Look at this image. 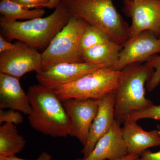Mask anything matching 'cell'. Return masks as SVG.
Returning a JSON list of instances; mask_svg holds the SVG:
<instances>
[{"instance_id": "obj_24", "label": "cell", "mask_w": 160, "mask_h": 160, "mask_svg": "<svg viewBox=\"0 0 160 160\" xmlns=\"http://www.w3.org/2000/svg\"><path fill=\"white\" fill-rule=\"evenodd\" d=\"M138 160H160V150L157 152L146 150L140 156Z\"/></svg>"}, {"instance_id": "obj_20", "label": "cell", "mask_w": 160, "mask_h": 160, "mask_svg": "<svg viewBox=\"0 0 160 160\" xmlns=\"http://www.w3.org/2000/svg\"><path fill=\"white\" fill-rule=\"evenodd\" d=\"M146 64L154 70L146 85L147 90L151 92L155 89L160 84V56L157 54L152 56L147 60Z\"/></svg>"}, {"instance_id": "obj_23", "label": "cell", "mask_w": 160, "mask_h": 160, "mask_svg": "<svg viewBox=\"0 0 160 160\" xmlns=\"http://www.w3.org/2000/svg\"><path fill=\"white\" fill-rule=\"evenodd\" d=\"M24 122V118L22 112L13 109L8 110L0 109V124L10 123L16 126L22 124Z\"/></svg>"}, {"instance_id": "obj_19", "label": "cell", "mask_w": 160, "mask_h": 160, "mask_svg": "<svg viewBox=\"0 0 160 160\" xmlns=\"http://www.w3.org/2000/svg\"><path fill=\"white\" fill-rule=\"evenodd\" d=\"M110 40H111L109 36L105 31L96 26L89 25L81 38L80 49L82 53L86 49Z\"/></svg>"}, {"instance_id": "obj_13", "label": "cell", "mask_w": 160, "mask_h": 160, "mask_svg": "<svg viewBox=\"0 0 160 160\" xmlns=\"http://www.w3.org/2000/svg\"><path fill=\"white\" fill-rule=\"evenodd\" d=\"M121 125L115 120L110 130L98 141L90 154L76 160H113L128 154Z\"/></svg>"}, {"instance_id": "obj_5", "label": "cell", "mask_w": 160, "mask_h": 160, "mask_svg": "<svg viewBox=\"0 0 160 160\" xmlns=\"http://www.w3.org/2000/svg\"><path fill=\"white\" fill-rule=\"evenodd\" d=\"M89 25L84 20L71 15L66 26L41 53L43 71L58 63L83 62L80 42Z\"/></svg>"}, {"instance_id": "obj_6", "label": "cell", "mask_w": 160, "mask_h": 160, "mask_svg": "<svg viewBox=\"0 0 160 160\" xmlns=\"http://www.w3.org/2000/svg\"><path fill=\"white\" fill-rule=\"evenodd\" d=\"M121 71L112 68L98 69L55 90L62 101L69 99H99L114 92Z\"/></svg>"}, {"instance_id": "obj_1", "label": "cell", "mask_w": 160, "mask_h": 160, "mask_svg": "<svg viewBox=\"0 0 160 160\" xmlns=\"http://www.w3.org/2000/svg\"><path fill=\"white\" fill-rule=\"evenodd\" d=\"M27 94L32 108L28 120L32 129L52 138L70 136V120L55 90L39 83L30 86Z\"/></svg>"}, {"instance_id": "obj_22", "label": "cell", "mask_w": 160, "mask_h": 160, "mask_svg": "<svg viewBox=\"0 0 160 160\" xmlns=\"http://www.w3.org/2000/svg\"><path fill=\"white\" fill-rule=\"evenodd\" d=\"M28 9H55L63 0H11Z\"/></svg>"}, {"instance_id": "obj_14", "label": "cell", "mask_w": 160, "mask_h": 160, "mask_svg": "<svg viewBox=\"0 0 160 160\" xmlns=\"http://www.w3.org/2000/svg\"><path fill=\"white\" fill-rule=\"evenodd\" d=\"M0 108L13 109L28 116L31 113L29 97L21 86L20 79L0 73Z\"/></svg>"}, {"instance_id": "obj_9", "label": "cell", "mask_w": 160, "mask_h": 160, "mask_svg": "<svg viewBox=\"0 0 160 160\" xmlns=\"http://www.w3.org/2000/svg\"><path fill=\"white\" fill-rule=\"evenodd\" d=\"M160 53V38L151 31L142 32L129 38L123 45L117 62L112 69L121 71L127 65L147 62Z\"/></svg>"}, {"instance_id": "obj_8", "label": "cell", "mask_w": 160, "mask_h": 160, "mask_svg": "<svg viewBox=\"0 0 160 160\" xmlns=\"http://www.w3.org/2000/svg\"><path fill=\"white\" fill-rule=\"evenodd\" d=\"M15 43L14 49L0 53V73L20 79L30 72L42 71V54L38 49L20 41Z\"/></svg>"}, {"instance_id": "obj_29", "label": "cell", "mask_w": 160, "mask_h": 160, "mask_svg": "<svg viewBox=\"0 0 160 160\" xmlns=\"http://www.w3.org/2000/svg\"></svg>"}, {"instance_id": "obj_25", "label": "cell", "mask_w": 160, "mask_h": 160, "mask_svg": "<svg viewBox=\"0 0 160 160\" xmlns=\"http://www.w3.org/2000/svg\"><path fill=\"white\" fill-rule=\"evenodd\" d=\"M15 47L16 43L12 44L9 42L2 35H0V53L11 50Z\"/></svg>"}, {"instance_id": "obj_18", "label": "cell", "mask_w": 160, "mask_h": 160, "mask_svg": "<svg viewBox=\"0 0 160 160\" xmlns=\"http://www.w3.org/2000/svg\"><path fill=\"white\" fill-rule=\"evenodd\" d=\"M0 13L8 21H22L42 18L46 11L44 9H30L11 0H1Z\"/></svg>"}, {"instance_id": "obj_2", "label": "cell", "mask_w": 160, "mask_h": 160, "mask_svg": "<svg viewBox=\"0 0 160 160\" xmlns=\"http://www.w3.org/2000/svg\"><path fill=\"white\" fill-rule=\"evenodd\" d=\"M71 15L62 2L51 14L24 21H8L1 18L0 26L9 40L16 39L35 49H46L69 22Z\"/></svg>"}, {"instance_id": "obj_17", "label": "cell", "mask_w": 160, "mask_h": 160, "mask_svg": "<svg viewBox=\"0 0 160 160\" xmlns=\"http://www.w3.org/2000/svg\"><path fill=\"white\" fill-rule=\"evenodd\" d=\"M26 141L14 124L4 123L0 127V158L15 156L22 151Z\"/></svg>"}, {"instance_id": "obj_28", "label": "cell", "mask_w": 160, "mask_h": 160, "mask_svg": "<svg viewBox=\"0 0 160 160\" xmlns=\"http://www.w3.org/2000/svg\"><path fill=\"white\" fill-rule=\"evenodd\" d=\"M0 160H6L5 158H0Z\"/></svg>"}, {"instance_id": "obj_26", "label": "cell", "mask_w": 160, "mask_h": 160, "mask_svg": "<svg viewBox=\"0 0 160 160\" xmlns=\"http://www.w3.org/2000/svg\"><path fill=\"white\" fill-rule=\"evenodd\" d=\"M6 160H28L23 159L17 157L16 156L10 157L5 158ZM53 160L52 155L46 151H43L40 154L39 156L35 160Z\"/></svg>"}, {"instance_id": "obj_27", "label": "cell", "mask_w": 160, "mask_h": 160, "mask_svg": "<svg viewBox=\"0 0 160 160\" xmlns=\"http://www.w3.org/2000/svg\"><path fill=\"white\" fill-rule=\"evenodd\" d=\"M140 156L138 155L128 153L125 156L116 159L110 160H138Z\"/></svg>"}, {"instance_id": "obj_11", "label": "cell", "mask_w": 160, "mask_h": 160, "mask_svg": "<svg viewBox=\"0 0 160 160\" xmlns=\"http://www.w3.org/2000/svg\"><path fill=\"white\" fill-rule=\"evenodd\" d=\"M71 125L70 136L77 138L83 147L99 108L98 99H69L62 101Z\"/></svg>"}, {"instance_id": "obj_7", "label": "cell", "mask_w": 160, "mask_h": 160, "mask_svg": "<svg viewBox=\"0 0 160 160\" xmlns=\"http://www.w3.org/2000/svg\"><path fill=\"white\" fill-rule=\"evenodd\" d=\"M123 11L131 18L129 38L146 31L160 37V0H123Z\"/></svg>"}, {"instance_id": "obj_3", "label": "cell", "mask_w": 160, "mask_h": 160, "mask_svg": "<svg viewBox=\"0 0 160 160\" xmlns=\"http://www.w3.org/2000/svg\"><path fill=\"white\" fill-rule=\"evenodd\" d=\"M154 70L146 64L134 63L122 70L114 91L115 118L123 124L125 118L135 112L150 107L153 103L146 97L145 85Z\"/></svg>"}, {"instance_id": "obj_4", "label": "cell", "mask_w": 160, "mask_h": 160, "mask_svg": "<svg viewBox=\"0 0 160 160\" xmlns=\"http://www.w3.org/2000/svg\"><path fill=\"white\" fill-rule=\"evenodd\" d=\"M72 16L98 27L112 41L123 46L129 39L128 23L119 13L113 0H63Z\"/></svg>"}, {"instance_id": "obj_21", "label": "cell", "mask_w": 160, "mask_h": 160, "mask_svg": "<svg viewBox=\"0 0 160 160\" xmlns=\"http://www.w3.org/2000/svg\"><path fill=\"white\" fill-rule=\"evenodd\" d=\"M143 119H152L160 121V105L156 106L153 104L146 109L132 112L125 118L124 122L126 120L137 122Z\"/></svg>"}, {"instance_id": "obj_12", "label": "cell", "mask_w": 160, "mask_h": 160, "mask_svg": "<svg viewBox=\"0 0 160 160\" xmlns=\"http://www.w3.org/2000/svg\"><path fill=\"white\" fill-rule=\"evenodd\" d=\"M98 100V110L90 126L87 142L82 150L83 158L90 154L98 141L110 130L116 120L114 92Z\"/></svg>"}, {"instance_id": "obj_10", "label": "cell", "mask_w": 160, "mask_h": 160, "mask_svg": "<svg viewBox=\"0 0 160 160\" xmlns=\"http://www.w3.org/2000/svg\"><path fill=\"white\" fill-rule=\"evenodd\" d=\"M103 68L106 67L84 62L60 63L37 73L36 79L42 86L56 90L90 72Z\"/></svg>"}, {"instance_id": "obj_15", "label": "cell", "mask_w": 160, "mask_h": 160, "mask_svg": "<svg viewBox=\"0 0 160 160\" xmlns=\"http://www.w3.org/2000/svg\"><path fill=\"white\" fill-rule=\"evenodd\" d=\"M122 128L128 153L141 155L151 147L160 146V130L146 131L137 122L126 120Z\"/></svg>"}, {"instance_id": "obj_16", "label": "cell", "mask_w": 160, "mask_h": 160, "mask_svg": "<svg viewBox=\"0 0 160 160\" xmlns=\"http://www.w3.org/2000/svg\"><path fill=\"white\" fill-rule=\"evenodd\" d=\"M122 47L121 44L110 40L83 52L82 60L85 62L112 68L118 59Z\"/></svg>"}]
</instances>
